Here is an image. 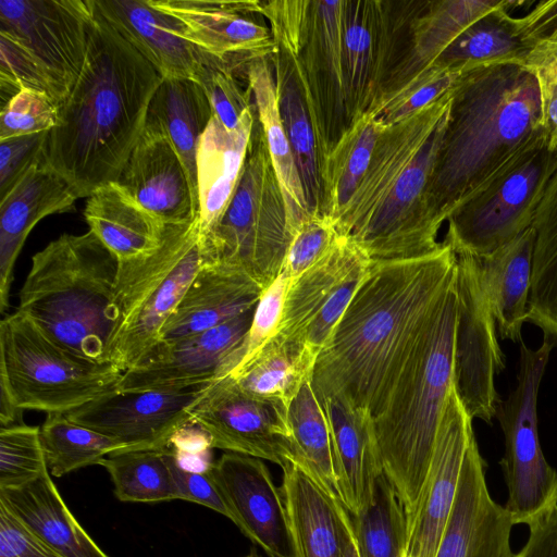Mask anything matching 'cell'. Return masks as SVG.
Here are the masks:
<instances>
[{
	"instance_id": "cell-20",
	"label": "cell",
	"mask_w": 557,
	"mask_h": 557,
	"mask_svg": "<svg viewBox=\"0 0 557 557\" xmlns=\"http://www.w3.org/2000/svg\"><path fill=\"white\" fill-rule=\"evenodd\" d=\"M231 521L270 557H296L287 511L262 459L224 453L209 468Z\"/></svg>"
},
{
	"instance_id": "cell-25",
	"label": "cell",
	"mask_w": 557,
	"mask_h": 557,
	"mask_svg": "<svg viewBox=\"0 0 557 557\" xmlns=\"http://www.w3.org/2000/svg\"><path fill=\"white\" fill-rule=\"evenodd\" d=\"M78 197L44 156L0 198V312L9 306L15 261L44 218L69 212Z\"/></svg>"
},
{
	"instance_id": "cell-27",
	"label": "cell",
	"mask_w": 557,
	"mask_h": 557,
	"mask_svg": "<svg viewBox=\"0 0 557 557\" xmlns=\"http://www.w3.org/2000/svg\"><path fill=\"white\" fill-rule=\"evenodd\" d=\"M319 400L333 440L337 494L350 515L356 516L371 504L383 473L372 416L338 396Z\"/></svg>"
},
{
	"instance_id": "cell-18",
	"label": "cell",
	"mask_w": 557,
	"mask_h": 557,
	"mask_svg": "<svg viewBox=\"0 0 557 557\" xmlns=\"http://www.w3.org/2000/svg\"><path fill=\"white\" fill-rule=\"evenodd\" d=\"M255 309L201 333L158 342L137 366L123 373L115 391L181 388L219 379L244 342Z\"/></svg>"
},
{
	"instance_id": "cell-41",
	"label": "cell",
	"mask_w": 557,
	"mask_h": 557,
	"mask_svg": "<svg viewBox=\"0 0 557 557\" xmlns=\"http://www.w3.org/2000/svg\"><path fill=\"white\" fill-rule=\"evenodd\" d=\"M386 126L371 112L352 123L329 156L322 172V214L335 220L354 196Z\"/></svg>"
},
{
	"instance_id": "cell-5",
	"label": "cell",
	"mask_w": 557,
	"mask_h": 557,
	"mask_svg": "<svg viewBox=\"0 0 557 557\" xmlns=\"http://www.w3.org/2000/svg\"><path fill=\"white\" fill-rule=\"evenodd\" d=\"M456 275L441 296L372 417L383 473L406 516L420 499L441 418L454 385Z\"/></svg>"
},
{
	"instance_id": "cell-61",
	"label": "cell",
	"mask_w": 557,
	"mask_h": 557,
	"mask_svg": "<svg viewBox=\"0 0 557 557\" xmlns=\"http://www.w3.org/2000/svg\"><path fill=\"white\" fill-rule=\"evenodd\" d=\"M543 126L550 149H557V98L542 104Z\"/></svg>"
},
{
	"instance_id": "cell-36",
	"label": "cell",
	"mask_w": 557,
	"mask_h": 557,
	"mask_svg": "<svg viewBox=\"0 0 557 557\" xmlns=\"http://www.w3.org/2000/svg\"><path fill=\"white\" fill-rule=\"evenodd\" d=\"M516 2L503 4L467 27L434 62L462 73L483 65L521 63L536 44L522 17L508 10Z\"/></svg>"
},
{
	"instance_id": "cell-28",
	"label": "cell",
	"mask_w": 557,
	"mask_h": 557,
	"mask_svg": "<svg viewBox=\"0 0 557 557\" xmlns=\"http://www.w3.org/2000/svg\"><path fill=\"white\" fill-rule=\"evenodd\" d=\"M256 121L255 104L230 131L212 115L200 137L197 156V218L208 236L222 219L240 180Z\"/></svg>"
},
{
	"instance_id": "cell-4",
	"label": "cell",
	"mask_w": 557,
	"mask_h": 557,
	"mask_svg": "<svg viewBox=\"0 0 557 557\" xmlns=\"http://www.w3.org/2000/svg\"><path fill=\"white\" fill-rule=\"evenodd\" d=\"M542 120L539 85L523 64L483 65L459 76L429 188L440 223L546 134Z\"/></svg>"
},
{
	"instance_id": "cell-62",
	"label": "cell",
	"mask_w": 557,
	"mask_h": 557,
	"mask_svg": "<svg viewBox=\"0 0 557 557\" xmlns=\"http://www.w3.org/2000/svg\"><path fill=\"white\" fill-rule=\"evenodd\" d=\"M245 557H256L255 555L250 554V555H247Z\"/></svg>"
},
{
	"instance_id": "cell-14",
	"label": "cell",
	"mask_w": 557,
	"mask_h": 557,
	"mask_svg": "<svg viewBox=\"0 0 557 557\" xmlns=\"http://www.w3.org/2000/svg\"><path fill=\"white\" fill-rule=\"evenodd\" d=\"M94 0H0V34L29 58L59 107L86 61Z\"/></svg>"
},
{
	"instance_id": "cell-47",
	"label": "cell",
	"mask_w": 557,
	"mask_h": 557,
	"mask_svg": "<svg viewBox=\"0 0 557 557\" xmlns=\"http://www.w3.org/2000/svg\"><path fill=\"white\" fill-rule=\"evenodd\" d=\"M46 471L40 426L0 428V488L28 483Z\"/></svg>"
},
{
	"instance_id": "cell-45",
	"label": "cell",
	"mask_w": 557,
	"mask_h": 557,
	"mask_svg": "<svg viewBox=\"0 0 557 557\" xmlns=\"http://www.w3.org/2000/svg\"><path fill=\"white\" fill-rule=\"evenodd\" d=\"M351 519L361 557H406L407 516L384 473L376 481L371 504Z\"/></svg>"
},
{
	"instance_id": "cell-53",
	"label": "cell",
	"mask_w": 557,
	"mask_h": 557,
	"mask_svg": "<svg viewBox=\"0 0 557 557\" xmlns=\"http://www.w3.org/2000/svg\"><path fill=\"white\" fill-rule=\"evenodd\" d=\"M49 132L0 141V198L44 156Z\"/></svg>"
},
{
	"instance_id": "cell-15",
	"label": "cell",
	"mask_w": 557,
	"mask_h": 557,
	"mask_svg": "<svg viewBox=\"0 0 557 557\" xmlns=\"http://www.w3.org/2000/svg\"><path fill=\"white\" fill-rule=\"evenodd\" d=\"M456 255L457 322L454 351V385L472 419L491 423L500 400L495 375L505 369L496 324L476 260Z\"/></svg>"
},
{
	"instance_id": "cell-9",
	"label": "cell",
	"mask_w": 557,
	"mask_h": 557,
	"mask_svg": "<svg viewBox=\"0 0 557 557\" xmlns=\"http://www.w3.org/2000/svg\"><path fill=\"white\" fill-rule=\"evenodd\" d=\"M123 372L81 358L15 311L0 323V385L21 410L66 413L115 391Z\"/></svg>"
},
{
	"instance_id": "cell-17",
	"label": "cell",
	"mask_w": 557,
	"mask_h": 557,
	"mask_svg": "<svg viewBox=\"0 0 557 557\" xmlns=\"http://www.w3.org/2000/svg\"><path fill=\"white\" fill-rule=\"evenodd\" d=\"M287 408L243 391L230 376L216 379L189 413L212 448L268 460L283 467L296 458Z\"/></svg>"
},
{
	"instance_id": "cell-39",
	"label": "cell",
	"mask_w": 557,
	"mask_h": 557,
	"mask_svg": "<svg viewBox=\"0 0 557 557\" xmlns=\"http://www.w3.org/2000/svg\"><path fill=\"white\" fill-rule=\"evenodd\" d=\"M315 360L304 341L274 336L232 377L246 393L288 409L302 384L311 379Z\"/></svg>"
},
{
	"instance_id": "cell-46",
	"label": "cell",
	"mask_w": 557,
	"mask_h": 557,
	"mask_svg": "<svg viewBox=\"0 0 557 557\" xmlns=\"http://www.w3.org/2000/svg\"><path fill=\"white\" fill-rule=\"evenodd\" d=\"M462 72L433 63L384 96L370 111L385 126L405 120L449 91Z\"/></svg>"
},
{
	"instance_id": "cell-50",
	"label": "cell",
	"mask_w": 557,
	"mask_h": 557,
	"mask_svg": "<svg viewBox=\"0 0 557 557\" xmlns=\"http://www.w3.org/2000/svg\"><path fill=\"white\" fill-rule=\"evenodd\" d=\"M341 238L333 216L311 213L293 235L283 270L290 281L297 278L326 257Z\"/></svg>"
},
{
	"instance_id": "cell-24",
	"label": "cell",
	"mask_w": 557,
	"mask_h": 557,
	"mask_svg": "<svg viewBox=\"0 0 557 557\" xmlns=\"http://www.w3.org/2000/svg\"><path fill=\"white\" fill-rule=\"evenodd\" d=\"M94 5L163 78L199 83L209 54L183 38V25L176 17L149 0H94Z\"/></svg>"
},
{
	"instance_id": "cell-22",
	"label": "cell",
	"mask_w": 557,
	"mask_h": 557,
	"mask_svg": "<svg viewBox=\"0 0 557 557\" xmlns=\"http://www.w3.org/2000/svg\"><path fill=\"white\" fill-rule=\"evenodd\" d=\"M485 468L474 436L435 557H513L510 533L515 522L506 508L491 497Z\"/></svg>"
},
{
	"instance_id": "cell-34",
	"label": "cell",
	"mask_w": 557,
	"mask_h": 557,
	"mask_svg": "<svg viewBox=\"0 0 557 557\" xmlns=\"http://www.w3.org/2000/svg\"><path fill=\"white\" fill-rule=\"evenodd\" d=\"M212 115L209 99L199 83L186 78H163L146 119L163 131L181 158L197 207V149Z\"/></svg>"
},
{
	"instance_id": "cell-51",
	"label": "cell",
	"mask_w": 557,
	"mask_h": 557,
	"mask_svg": "<svg viewBox=\"0 0 557 557\" xmlns=\"http://www.w3.org/2000/svg\"><path fill=\"white\" fill-rule=\"evenodd\" d=\"M58 121V106L45 94L22 89L0 112V141L50 132Z\"/></svg>"
},
{
	"instance_id": "cell-21",
	"label": "cell",
	"mask_w": 557,
	"mask_h": 557,
	"mask_svg": "<svg viewBox=\"0 0 557 557\" xmlns=\"http://www.w3.org/2000/svg\"><path fill=\"white\" fill-rule=\"evenodd\" d=\"M472 420L453 385L420 499L407 517L406 557H435L454 506L465 456L474 437Z\"/></svg>"
},
{
	"instance_id": "cell-56",
	"label": "cell",
	"mask_w": 557,
	"mask_h": 557,
	"mask_svg": "<svg viewBox=\"0 0 557 557\" xmlns=\"http://www.w3.org/2000/svg\"><path fill=\"white\" fill-rule=\"evenodd\" d=\"M523 65L534 75L542 104L557 98V26L527 54Z\"/></svg>"
},
{
	"instance_id": "cell-16",
	"label": "cell",
	"mask_w": 557,
	"mask_h": 557,
	"mask_svg": "<svg viewBox=\"0 0 557 557\" xmlns=\"http://www.w3.org/2000/svg\"><path fill=\"white\" fill-rule=\"evenodd\" d=\"M214 381L170 389L112 391L65 416L116 441L122 450H160L169 447L177 430L191 422L189 409L205 397Z\"/></svg>"
},
{
	"instance_id": "cell-42",
	"label": "cell",
	"mask_w": 557,
	"mask_h": 557,
	"mask_svg": "<svg viewBox=\"0 0 557 557\" xmlns=\"http://www.w3.org/2000/svg\"><path fill=\"white\" fill-rule=\"evenodd\" d=\"M287 422L296 458L331 493L337 494V470L325 409L311 379L301 386L287 410ZM338 495V494H337Z\"/></svg>"
},
{
	"instance_id": "cell-2",
	"label": "cell",
	"mask_w": 557,
	"mask_h": 557,
	"mask_svg": "<svg viewBox=\"0 0 557 557\" xmlns=\"http://www.w3.org/2000/svg\"><path fill=\"white\" fill-rule=\"evenodd\" d=\"M162 81L156 67L95 9L83 71L58 107L57 125L44 148L47 164L78 198L117 181Z\"/></svg>"
},
{
	"instance_id": "cell-55",
	"label": "cell",
	"mask_w": 557,
	"mask_h": 557,
	"mask_svg": "<svg viewBox=\"0 0 557 557\" xmlns=\"http://www.w3.org/2000/svg\"><path fill=\"white\" fill-rule=\"evenodd\" d=\"M0 557H62L0 503Z\"/></svg>"
},
{
	"instance_id": "cell-30",
	"label": "cell",
	"mask_w": 557,
	"mask_h": 557,
	"mask_svg": "<svg viewBox=\"0 0 557 557\" xmlns=\"http://www.w3.org/2000/svg\"><path fill=\"white\" fill-rule=\"evenodd\" d=\"M535 230H525L494 251L474 257L500 339L521 343L532 281Z\"/></svg>"
},
{
	"instance_id": "cell-7",
	"label": "cell",
	"mask_w": 557,
	"mask_h": 557,
	"mask_svg": "<svg viewBox=\"0 0 557 557\" xmlns=\"http://www.w3.org/2000/svg\"><path fill=\"white\" fill-rule=\"evenodd\" d=\"M206 259L198 218L166 225L152 251L119 262L109 363L123 373L160 341L161 331Z\"/></svg>"
},
{
	"instance_id": "cell-35",
	"label": "cell",
	"mask_w": 557,
	"mask_h": 557,
	"mask_svg": "<svg viewBox=\"0 0 557 557\" xmlns=\"http://www.w3.org/2000/svg\"><path fill=\"white\" fill-rule=\"evenodd\" d=\"M274 72L280 116L289 141L311 213L323 211L322 161L309 110L293 62L277 47L270 58Z\"/></svg>"
},
{
	"instance_id": "cell-6",
	"label": "cell",
	"mask_w": 557,
	"mask_h": 557,
	"mask_svg": "<svg viewBox=\"0 0 557 557\" xmlns=\"http://www.w3.org/2000/svg\"><path fill=\"white\" fill-rule=\"evenodd\" d=\"M117 258L89 230L62 234L32 257L16 311L81 358L109 363Z\"/></svg>"
},
{
	"instance_id": "cell-33",
	"label": "cell",
	"mask_w": 557,
	"mask_h": 557,
	"mask_svg": "<svg viewBox=\"0 0 557 557\" xmlns=\"http://www.w3.org/2000/svg\"><path fill=\"white\" fill-rule=\"evenodd\" d=\"M84 218L89 230L124 262L156 249L165 226L146 211L117 182L87 198Z\"/></svg>"
},
{
	"instance_id": "cell-58",
	"label": "cell",
	"mask_w": 557,
	"mask_h": 557,
	"mask_svg": "<svg viewBox=\"0 0 557 557\" xmlns=\"http://www.w3.org/2000/svg\"><path fill=\"white\" fill-rule=\"evenodd\" d=\"M169 447L180 455H202L212 448L209 435L194 422L177 430L171 437Z\"/></svg>"
},
{
	"instance_id": "cell-1",
	"label": "cell",
	"mask_w": 557,
	"mask_h": 557,
	"mask_svg": "<svg viewBox=\"0 0 557 557\" xmlns=\"http://www.w3.org/2000/svg\"><path fill=\"white\" fill-rule=\"evenodd\" d=\"M455 275L456 255L444 242L424 257L372 261L317 357L318 399L338 396L373 417Z\"/></svg>"
},
{
	"instance_id": "cell-3",
	"label": "cell",
	"mask_w": 557,
	"mask_h": 557,
	"mask_svg": "<svg viewBox=\"0 0 557 557\" xmlns=\"http://www.w3.org/2000/svg\"><path fill=\"white\" fill-rule=\"evenodd\" d=\"M451 99L453 88L383 129L363 178L336 218L338 233L371 261L420 258L442 245L429 188Z\"/></svg>"
},
{
	"instance_id": "cell-31",
	"label": "cell",
	"mask_w": 557,
	"mask_h": 557,
	"mask_svg": "<svg viewBox=\"0 0 557 557\" xmlns=\"http://www.w3.org/2000/svg\"><path fill=\"white\" fill-rule=\"evenodd\" d=\"M0 503L62 557H109L75 519L49 471L0 488Z\"/></svg>"
},
{
	"instance_id": "cell-48",
	"label": "cell",
	"mask_w": 557,
	"mask_h": 557,
	"mask_svg": "<svg viewBox=\"0 0 557 557\" xmlns=\"http://www.w3.org/2000/svg\"><path fill=\"white\" fill-rule=\"evenodd\" d=\"M289 283L288 274L282 270L263 289L246 337L220 377L237 374L278 333Z\"/></svg>"
},
{
	"instance_id": "cell-57",
	"label": "cell",
	"mask_w": 557,
	"mask_h": 557,
	"mask_svg": "<svg viewBox=\"0 0 557 557\" xmlns=\"http://www.w3.org/2000/svg\"><path fill=\"white\" fill-rule=\"evenodd\" d=\"M529 537L513 557H557V507L528 524Z\"/></svg>"
},
{
	"instance_id": "cell-59",
	"label": "cell",
	"mask_w": 557,
	"mask_h": 557,
	"mask_svg": "<svg viewBox=\"0 0 557 557\" xmlns=\"http://www.w3.org/2000/svg\"><path fill=\"white\" fill-rule=\"evenodd\" d=\"M522 20L530 38L537 42L557 26V0L539 2Z\"/></svg>"
},
{
	"instance_id": "cell-32",
	"label": "cell",
	"mask_w": 557,
	"mask_h": 557,
	"mask_svg": "<svg viewBox=\"0 0 557 557\" xmlns=\"http://www.w3.org/2000/svg\"><path fill=\"white\" fill-rule=\"evenodd\" d=\"M249 88L257 120L264 135L269 157L278 182L290 239L310 215L301 180L278 109V96L270 58L250 62L242 71Z\"/></svg>"
},
{
	"instance_id": "cell-52",
	"label": "cell",
	"mask_w": 557,
	"mask_h": 557,
	"mask_svg": "<svg viewBox=\"0 0 557 557\" xmlns=\"http://www.w3.org/2000/svg\"><path fill=\"white\" fill-rule=\"evenodd\" d=\"M0 87L3 104L22 89H33L49 96L46 82L26 53L1 34Z\"/></svg>"
},
{
	"instance_id": "cell-37",
	"label": "cell",
	"mask_w": 557,
	"mask_h": 557,
	"mask_svg": "<svg viewBox=\"0 0 557 557\" xmlns=\"http://www.w3.org/2000/svg\"><path fill=\"white\" fill-rule=\"evenodd\" d=\"M371 262L355 243L342 236L326 257L290 281L275 336L301 339L307 326L335 290Z\"/></svg>"
},
{
	"instance_id": "cell-60",
	"label": "cell",
	"mask_w": 557,
	"mask_h": 557,
	"mask_svg": "<svg viewBox=\"0 0 557 557\" xmlns=\"http://www.w3.org/2000/svg\"><path fill=\"white\" fill-rule=\"evenodd\" d=\"M338 510L344 528L343 557H361L351 515L342 500L338 503Z\"/></svg>"
},
{
	"instance_id": "cell-26",
	"label": "cell",
	"mask_w": 557,
	"mask_h": 557,
	"mask_svg": "<svg viewBox=\"0 0 557 557\" xmlns=\"http://www.w3.org/2000/svg\"><path fill=\"white\" fill-rule=\"evenodd\" d=\"M263 289L243 269L206 258L165 322L160 341L201 333L244 314L256 308Z\"/></svg>"
},
{
	"instance_id": "cell-43",
	"label": "cell",
	"mask_w": 557,
	"mask_h": 557,
	"mask_svg": "<svg viewBox=\"0 0 557 557\" xmlns=\"http://www.w3.org/2000/svg\"><path fill=\"white\" fill-rule=\"evenodd\" d=\"M40 440L47 469L55 478L98 465L106 456L123 449L116 441L71 421L65 413L46 414Z\"/></svg>"
},
{
	"instance_id": "cell-12",
	"label": "cell",
	"mask_w": 557,
	"mask_h": 557,
	"mask_svg": "<svg viewBox=\"0 0 557 557\" xmlns=\"http://www.w3.org/2000/svg\"><path fill=\"white\" fill-rule=\"evenodd\" d=\"M552 349L545 341L536 349L520 343L516 387L496 407L505 440V508L515 524L528 525L557 507V472L543 455L537 430V395Z\"/></svg>"
},
{
	"instance_id": "cell-8",
	"label": "cell",
	"mask_w": 557,
	"mask_h": 557,
	"mask_svg": "<svg viewBox=\"0 0 557 557\" xmlns=\"http://www.w3.org/2000/svg\"><path fill=\"white\" fill-rule=\"evenodd\" d=\"M344 0L262 1L275 44L290 58L324 164L350 127L343 54Z\"/></svg>"
},
{
	"instance_id": "cell-38",
	"label": "cell",
	"mask_w": 557,
	"mask_h": 557,
	"mask_svg": "<svg viewBox=\"0 0 557 557\" xmlns=\"http://www.w3.org/2000/svg\"><path fill=\"white\" fill-rule=\"evenodd\" d=\"M503 2L426 0L412 24L410 53L381 99L432 65L467 27Z\"/></svg>"
},
{
	"instance_id": "cell-19",
	"label": "cell",
	"mask_w": 557,
	"mask_h": 557,
	"mask_svg": "<svg viewBox=\"0 0 557 557\" xmlns=\"http://www.w3.org/2000/svg\"><path fill=\"white\" fill-rule=\"evenodd\" d=\"M149 1L182 23L185 40L237 74L250 62L277 51L270 27L253 17L260 15L261 1Z\"/></svg>"
},
{
	"instance_id": "cell-44",
	"label": "cell",
	"mask_w": 557,
	"mask_h": 557,
	"mask_svg": "<svg viewBox=\"0 0 557 557\" xmlns=\"http://www.w3.org/2000/svg\"><path fill=\"white\" fill-rule=\"evenodd\" d=\"M164 449L122 450L98 462L110 474L119 500L157 503L177 499Z\"/></svg>"
},
{
	"instance_id": "cell-10",
	"label": "cell",
	"mask_w": 557,
	"mask_h": 557,
	"mask_svg": "<svg viewBox=\"0 0 557 557\" xmlns=\"http://www.w3.org/2000/svg\"><path fill=\"white\" fill-rule=\"evenodd\" d=\"M203 242L207 259L243 269L263 288L283 270L290 243L286 209L257 116L238 185Z\"/></svg>"
},
{
	"instance_id": "cell-13",
	"label": "cell",
	"mask_w": 557,
	"mask_h": 557,
	"mask_svg": "<svg viewBox=\"0 0 557 557\" xmlns=\"http://www.w3.org/2000/svg\"><path fill=\"white\" fill-rule=\"evenodd\" d=\"M426 0H344L343 54L350 126L370 112L407 60Z\"/></svg>"
},
{
	"instance_id": "cell-29",
	"label": "cell",
	"mask_w": 557,
	"mask_h": 557,
	"mask_svg": "<svg viewBox=\"0 0 557 557\" xmlns=\"http://www.w3.org/2000/svg\"><path fill=\"white\" fill-rule=\"evenodd\" d=\"M281 486L296 557H343L339 496L296 460L283 467Z\"/></svg>"
},
{
	"instance_id": "cell-23",
	"label": "cell",
	"mask_w": 557,
	"mask_h": 557,
	"mask_svg": "<svg viewBox=\"0 0 557 557\" xmlns=\"http://www.w3.org/2000/svg\"><path fill=\"white\" fill-rule=\"evenodd\" d=\"M164 225L184 224L198 213L185 166L163 131L146 121L116 181Z\"/></svg>"
},
{
	"instance_id": "cell-49",
	"label": "cell",
	"mask_w": 557,
	"mask_h": 557,
	"mask_svg": "<svg viewBox=\"0 0 557 557\" xmlns=\"http://www.w3.org/2000/svg\"><path fill=\"white\" fill-rule=\"evenodd\" d=\"M236 76L232 67L208 55L199 78L213 115L230 131L236 129L245 112L253 107L249 88H242Z\"/></svg>"
},
{
	"instance_id": "cell-54",
	"label": "cell",
	"mask_w": 557,
	"mask_h": 557,
	"mask_svg": "<svg viewBox=\"0 0 557 557\" xmlns=\"http://www.w3.org/2000/svg\"><path fill=\"white\" fill-rule=\"evenodd\" d=\"M164 458L177 493V498L208 507L231 520V513L221 497L209 469L203 472L183 468L171 447L164 449Z\"/></svg>"
},
{
	"instance_id": "cell-40",
	"label": "cell",
	"mask_w": 557,
	"mask_h": 557,
	"mask_svg": "<svg viewBox=\"0 0 557 557\" xmlns=\"http://www.w3.org/2000/svg\"><path fill=\"white\" fill-rule=\"evenodd\" d=\"M535 245L527 322L557 347V169L548 182L532 225Z\"/></svg>"
},
{
	"instance_id": "cell-11",
	"label": "cell",
	"mask_w": 557,
	"mask_h": 557,
	"mask_svg": "<svg viewBox=\"0 0 557 557\" xmlns=\"http://www.w3.org/2000/svg\"><path fill=\"white\" fill-rule=\"evenodd\" d=\"M556 169L557 149H550L547 135L531 140L448 216L444 243L474 257L509 243L533 225Z\"/></svg>"
}]
</instances>
